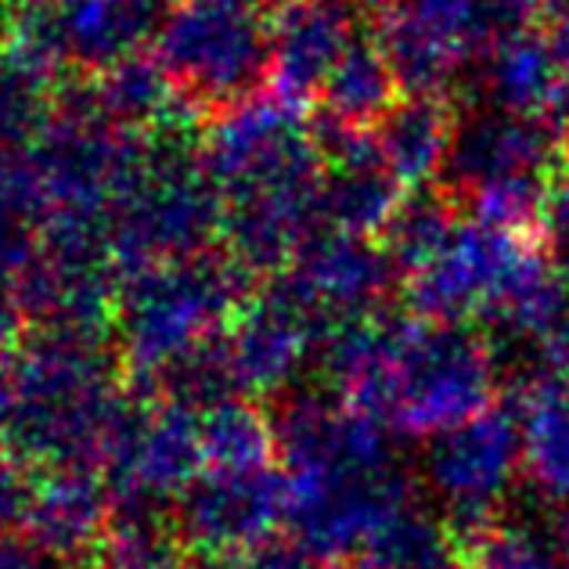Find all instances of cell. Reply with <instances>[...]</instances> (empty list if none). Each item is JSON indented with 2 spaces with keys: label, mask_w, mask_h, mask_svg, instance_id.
<instances>
[{
  "label": "cell",
  "mask_w": 569,
  "mask_h": 569,
  "mask_svg": "<svg viewBox=\"0 0 569 569\" xmlns=\"http://www.w3.org/2000/svg\"><path fill=\"white\" fill-rule=\"evenodd\" d=\"M498 353L476 325L432 321L382 353L376 389L386 411L415 432H447L493 408Z\"/></svg>",
  "instance_id": "6da1fadb"
},
{
  "label": "cell",
  "mask_w": 569,
  "mask_h": 569,
  "mask_svg": "<svg viewBox=\"0 0 569 569\" xmlns=\"http://www.w3.org/2000/svg\"><path fill=\"white\" fill-rule=\"evenodd\" d=\"M519 472L522 429L512 403H493L432 440L429 483L447 505V527L455 530L461 556L498 527Z\"/></svg>",
  "instance_id": "7a4b0ae2"
},
{
  "label": "cell",
  "mask_w": 569,
  "mask_h": 569,
  "mask_svg": "<svg viewBox=\"0 0 569 569\" xmlns=\"http://www.w3.org/2000/svg\"><path fill=\"white\" fill-rule=\"evenodd\" d=\"M545 257L537 234L501 231L483 220H458L451 238L415 271V299L432 321H493L516 284Z\"/></svg>",
  "instance_id": "3957f363"
},
{
  "label": "cell",
  "mask_w": 569,
  "mask_h": 569,
  "mask_svg": "<svg viewBox=\"0 0 569 569\" xmlns=\"http://www.w3.org/2000/svg\"><path fill=\"white\" fill-rule=\"evenodd\" d=\"M566 170L569 138L562 130L493 109L461 123L447 156V173L466 194L498 181H522V177L559 181Z\"/></svg>",
  "instance_id": "277c9868"
},
{
  "label": "cell",
  "mask_w": 569,
  "mask_h": 569,
  "mask_svg": "<svg viewBox=\"0 0 569 569\" xmlns=\"http://www.w3.org/2000/svg\"><path fill=\"white\" fill-rule=\"evenodd\" d=\"M512 408L522 429V476L541 501L569 508V379L537 376L516 382Z\"/></svg>",
  "instance_id": "5b68a950"
},
{
  "label": "cell",
  "mask_w": 569,
  "mask_h": 569,
  "mask_svg": "<svg viewBox=\"0 0 569 569\" xmlns=\"http://www.w3.org/2000/svg\"><path fill=\"white\" fill-rule=\"evenodd\" d=\"M466 569H569V508L545 501L522 519H498L466 551Z\"/></svg>",
  "instance_id": "8992f818"
},
{
  "label": "cell",
  "mask_w": 569,
  "mask_h": 569,
  "mask_svg": "<svg viewBox=\"0 0 569 569\" xmlns=\"http://www.w3.org/2000/svg\"><path fill=\"white\" fill-rule=\"evenodd\" d=\"M455 116L437 98H418L411 104H400L389 119L386 133V156L389 167L408 181H422V177L447 167L455 144Z\"/></svg>",
  "instance_id": "52a82bcc"
},
{
  "label": "cell",
  "mask_w": 569,
  "mask_h": 569,
  "mask_svg": "<svg viewBox=\"0 0 569 569\" xmlns=\"http://www.w3.org/2000/svg\"><path fill=\"white\" fill-rule=\"evenodd\" d=\"M541 246L556 271L569 281V170L556 181L541 220Z\"/></svg>",
  "instance_id": "ba28073f"
}]
</instances>
